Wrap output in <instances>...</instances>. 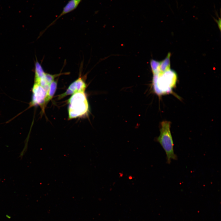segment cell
Instances as JSON below:
<instances>
[{
	"instance_id": "obj_1",
	"label": "cell",
	"mask_w": 221,
	"mask_h": 221,
	"mask_svg": "<svg viewBox=\"0 0 221 221\" xmlns=\"http://www.w3.org/2000/svg\"><path fill=\"white\" fill-rule=\"evenodd\" d=\"M154 74L153 83L155 93L159 96L172 93L177 82L176 73L170 69Z\"/></svg>"
},
{
	"instance_id": "obj_2",
	"label": "cell",
	"mask_w": 221,
	"mask_h": 221,
	"mask_svg": "<svg viewBox=\"0 0 221 221\" xmlns=\"http://www.w3.org/2000/svg\"><path fill=\"white\" fill-rule=\"evenodd\" d=\"M171 124L170 121H167L161 123L160 134L157 139L165 152L168 164L170 163L171 159H177V156L174 151V144L170 130Z\"/></svg>"
},
{
	"instance_id": "obj_3",
	"label": "cell",
	"mask_w": 221,
	"mask_h": 221,
	"mask_svg": "<svg viewBox=\"0 0 221 221\" xmlns=\"http://www.w3.org/2000/svg\"><path fill=\"white\" fill-rule=\"evenodd\" d=\"M68 117L70 119L83 116L88 113L89 105L84 92H77L68 100Z\"/></svg>"
},
{
	"instance_id": "obj_4",
	"label": "cell",
	"mask_w": 221,
	"mask_h": 221,
	"mask_svg": "<svg viewBox=\"0 0 221 221\" xmlns=\"http://www.w3.org/2000/svg\"><path fill=\"white\" fill-rule=\"evenodd\" d=\"M32 96L30 106L38 105L44 111L47 91L38 83H35L32 88Z\"/></svg>"
},
{
	"instance_id": "obj_5",
	"label": "cell",
	"mask_w": 221,
	"mask_h": 221,
	"mask_svg": "<svg viewBox=\"0 0 221 221\" xmlns=\"http://www.w3.org/2000/svg\"><path fill=\"white\" fill-rule=\"evenodd\" d=\"M82 1V0H70L69 1L64 7L59 16L49 26L52 24L56 20L61 16L72 11L76 9Z\"/></svg>"
},
{
	"instance_id": "obj_6",
	"label": "cell",
	"mask_w": 221,
	"mask_h": 221,
	"mask_svg": "<svg viewBox=\"0 0 221 221\" xmlns=\"http://www.w3.org/2000/svg\"><path fill=\"white\" fill-rule=\"evenodd\" d=\"M86 87V83L83 79L81 77H79L71 83L68 88L75 93L77 92H84Z\"/></svg>"
},
{
	"instance_id": "obj_7",
	"label": "cell",
	"mask_w": 221,
	"mask_h": 221,
	"mask_svg": "<svg viewBox=\"0 0 221 221\" xmlns=\"http://www.w3.org/2000/svg\"><path fill=\"white\" fill-rule=\"evenodd\" d=\"M57 84V80H54L50 84L45 100V105L53 97L56 90Z\"/></svg>"
},
{
	"instance_id": "obj_8",
	"label": "cell",
	"mask_w": 221,
	"mask_h": 221,
	"mask_svg": "<svg viewBox=\"0 0 221 221\" xmlns=\"http://www.w3.org/2000/svg\"><path fill=\"white\" fill-rule=\"evenodd\" d=\"M170 54L169 53L165 60L160 63L157 72H164L170 69Z\"/></svg>"
},
{
	"instance_id": "obj_9",
	"label": "cell",
	"mask_w": 221,
	"mask_h": 221,
	"mask_svg": "<svg viewBox=\"0 0 221 221\" xmlns=\"http://www.w3.org/2000/svg\"><path fill=\"white\" fill-rule=\"evenodd\" d=\"M45 73L41 65L38 63L37 62L35 64V79H38L45 75Z\"/></svg>"
},
{
	"instance_id": "obj_10",
	"label": "cell",
	"mask_w": 221,
	"mask_h": 221,
	"mask_svg": "<svg viewBox=\"0 0 221 221\" xmlns=\"http://www.w3.org/2000/svg\"><path fill=\"white\" fill-rule=\"evenodd\" d=\"M61 74L52 75L50 74L45 73L44 75V78L47 83L50 84L54 80V79L56 77L62 75Z\"/></svg>"
},
{
	"instance_id": "obj_11",
	"label": "cell",
	"mask_w": 221,
	"mask_h": 221,
	"mask_svg": "<svg viewBox=\"0 0 221 221\" xmlns=\"http://www.w3.org/2000/svg\"><path fill=\"white\" fill-rule=\"evenodd\" d=\"M74 94V93L72 90L68 88L64 93L59 95L58 99H61L66 96L71 95H73Z\"/></svg>"
}]
</instances>
